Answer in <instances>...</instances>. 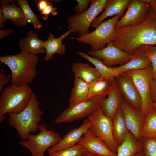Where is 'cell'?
<instances>
[{"label": "cell", "mask_w": 156, "mask_h": 156, "mask_svg": "<svg viewBox=\"0 0 156 156\" xmlns=\"http://www.w3.org/2000/svg\"><path fill=\"white\" fill-rule=\"evenodd\" d=\"M0 61L6 65L11 71V84L29 85L37 76L39 58L36 55L20 52L16 55L1 56Z\"/></svg>", "instance_id": "obj_2"}, {"label": "cell", "mask_w": 156, "mask_h": 156, "mask_svg": "<svg viewBox=\"0 0 156 156\" xmlns=\"http://www.w3.org/2000/svg\"><path fill=\"white\" fill-rule=\"evenodd\" d=\"M105 97L94 96L66 108L56 118L57 124L72 122L88 117L99 108Z\"/></svg>", "instance_id": "obj_10"}, {"label": "cell", "mask_w": 156, "mask_h": 156, "mask_svg": "<svg viewBox=\"0 0 156 156\" xmlns=\"http://www.w3.org/2000/svg\"><path fill=\"white\" fill-rule=\"evenodd\" d=\"M130 0H107L103 12L95 19L91 26L96 28L105 19L109 16L118 14L123 15Z\"/></svg>", "instance_id": "obj_20"}, {"label": "cell", "mask_w": 156, "mask_h": 156, "mask_svg": "<svg viewBox=\"0 0 156 156\" xmlns=\"http://www.w3.org/2000/svg\"><path fill=\"white\" fill-rule=\"evenodd\" d=\"M123 111L127 129L134 138L140 141L142 132L145 118L124 99L120 105Z\"/></svg>", "instance_id": "obj_14"}, {"label": "cell", "mask_w": 156, "mask_h": 156, "mask_svg": "<svg viewBox=\"0 0 156 156\" xmlns=\"http://www.w3.org/2000/svg\"><path fill=\"white\" fill-rule=\"evenodd\" d=\"M112 42L131 54L141 45H156V14L150 8L147 18L142 23L115 30L114 38Z\"/></svg>", "instance_id": "obj_1"}, {"label": "cell", "mask_w": 156, "mask_h": 156, "mask_svg": "<svg viewBox=\"0 0 156 156\" xmlns=\"http://www.w3.org/2000/svg\"><path fill=\"white\" fill-rule=\"evenodd\" d=\"M112 122L114 138L119 146L123 141L127 130L120 106L112 118Z\"/></svg>", "instance_id": "obj_26"}, {"label": "cell", "mask_w": 156, "mask_h": 156, "mask_svg": "<svg viewBox=\"0 0 156 156\" xmlns=\"http://www.w3.org/2000/svg\"><path fill=\"white\" fill-rule=\"evenodd\" d=\"M87 151L102 156H117L100 138L93 135L89 129L83 135L78 143Z\"/></svg>", "instance_id": "obj_15"}, {"label": "cell", "mask_w": 156, "mask_h": 156, "mask_svg": "<svg viewBox=\"0 0 156 156\" xmlns=\"http://www.w3.org/2000/svg\"><path fill=\"white\" fill-rule=\"evenodd\" d=\"M135 53H140L147 57L151 62L154 75L156 78V45H142L134 50L131 54Z\"/></svg>", "instance_id": "obj_30"}, {"label": "cell", "mask_w": 156, "mask_h": 156, "mask_svg": "<svg viewBox=\"0 0 156 156\" xmlns=\"http://www.w3.org/2000/svg\"><path fill=\"white\" fill-rule=\"evenodd\" d=\"M6 20L3 16L1 11L0 10V27L1 28L4 27L5 23Z\"/></svg>", "instance_id": "obj_41"}, {"label": "cell", "mask_w": 156, "mask_h": 156, "mask_svg": "<svg viewBox=\"0 0 156 156\" xmlns=\"http://www.w3.org/2000/svg\"><path fill=\"white\" fill-rule=\"evenodd\" d=\"M90 56L101 60L106 66L123 65L131 59L132 55L127 53L115 46L112 42L103 49L98 50H90L87 52Z\"/></svg>", "instance_id": "obj_12"}, {"label": "cell", "mask_w": 156, "mask_h": 156, "mask_svg": "<svg viewBox=\"0 0 156 156\" xmlns=\"http://www.w3.org/2000/svg\"><path fill=\"white\" fill-rule=\"evenodd\" d=\"M14 3L11 5H2L0 10L6 20H11L14 25L18 27L26 25L28 22L23 11Z\"/></svg>", "instance_id": "obj_25"}, {"label": "cell", "mask_w": 156, "mask_h": 156, "mask_svg": "<svg viewBox=\"0 0 156 156\" xmlns=\"http://www.w3.org/2000/svg\"><path fill=\"white\" fill-rule=\"evenodd\" d=\"M5 119L4 115L0 114V122H2Z\"/></svg>", "instance_id": "obj_45"}, {"label": "cell", "mask_w": 156, "mask_h": 156, "mask_svg": "<svg viewBox=\"0 0 156 156\" xmlns=\"http://www.w3.org/2000/svg\"><path fill=\"white\" fill-rule=\"evenodd\" d=\"M71 33V30H68L60 37L55 38L52 33H49L47 39L44 41V43L46 53L43 59L44 61L51 60L55 53L60 55L65 54L66 50V46L62 43V41Z\"/></svg>", "instance_id": "obj_19"}, {"label": "cell", "mask_w": 156, "mask_h": 156, "mask_svg": "<svg viewBox=\"0 0 156 156\" xmlns=\"http://www.w3.org/2000/svg\"><path fill=\"white\" fill-rule=\"evenodd\" d=\"M87 119L92 124L89 129L92 133L103 140L109 149L117 154L119 146L113 135L112 119L105 115L100 107L89 116Z\"/></svg>", "instance_id": "obj_9"}, {"label": "cell", "mask_w": 156, "mask_h": 156, "mask_svg": "<svg viewBox=\"0 0 156 156\" xmlns=\"http://www.w3.org/2000/svg\"><path fill=\"white\" fill-rule=\"evenodd\" d=\"M35 2L38 10L40 12L44 10L51 2L50 1L46 0H36Z\"/></svg>", "instance_id": "obj_38"}, {"label": "cell", "mask_w": 156, "mask_h": 156, "mask_svg": "<svg viewBox=\"0 0 156 156\" xmlns=\"http://www.w3.org/2000/svg\"><path fill=\"white\" fill-rule=\"evenodd\" d=\"M62 1L61 0H51V1H50L51 2H54V3H59V2H60V1Z\"/></svg>", "instance_id": "obj_47"}, {"label": "cell", "mask_w": 156, "mask_h": 156, "mask_svg": "<svg viewBox=\"0 0 156 156\" xmlns=\"http://www.w3.org/2000/svg\"><path fill=\"white\" fill-rule=\"evenodd\" d=\"M92 0H76L77 3L74 8L76 14H81L85 12L88 9Z\"/></svg>", "instance_id": "obj_34"}, {"label": "cell", "mask_w": 156, "mask_h": 156, "mask_svg": "<svg viewBox=\"0 0 156 156\" xmlns=\"http://www.w3.org/2000/svg\"><path fill=\"white\" fill-rule=\"evenodd\" d=\"M142 136V138H156V112L153 108L145 118Z\"/></svg>", "instance_id": "obj_29"}, {"label": "cell", "mask_w": 156, "mask_h": 156, "mask_svg": "<svg viewBox=\"0 0 156 156\" xmlns=\"http://www.w3.org/2000/svg\"><path fill=\"white\" fill-rule=\"evenodd\" d=\"M17 4L22 10L28 22H30L36 29H39L42 24L31 9L27 0H18Z\"/></svg>", "instance_id": "obj_31"}, {"label": "cell", "mask_w": 156, "mask_h": 156, "mask_svg": "<svg viewBox=\"0 0 156 156\" xmlns=\"http://www.w3.org/2000/svg\"><path fill=\"white\" fill-rule=\"evenodd\" d=\"M72 70L75 77L81 78L88 84L101 77L97 70L87 63H74L72 65Z\"/></svg>", "instance_id": "obj_21"}, {"label": "cell", "mask_w": 156, "mask_h": 156, "mask_svg": "<svg viewBox=\"0 0 156 156\" xmlns=\"http://www.w3.org/2000/svg\"><path fill=\"white\" fill-rule=\"evenodd\" d=\"M142 150L141 141L137 140L127 129L123 141L118 148L117 156H133Z\"/></svg>", "instance_id": "obj_22"}, {"label": "cell", "mask_w": 156, "mask_h": 156, "mask_svg": "<svg viewBox=\"0 0 156 156\" xmlns=\"http://www.w3.org/2000/svg\"><path fill=\"white\" fill-rule=\"evenodd\" d=\"M123 99L116 78L112 82L107 97L104 99L101 106L103 114L112 119L120 106Z\"/></svg>", "instance_id": "obj_17"}, {"label": "cell", "mask_w": 156, "mask_h": 156, "mask_svg": "<svg viewBox=\"0 0 156 156\" xmlns=\"http://www.w3.org/2000/svg\"><path fill=\"white\" fill-rule=\"evenodd\" d=\"M127 8L125 14L117 22L115 30L143 22L147 17L150 6L143 0H130Z\"/></svg>", "instance_id": "obj_11"}, {"label": "cell", "mask_w": 156, "mask_h": 156, "mask_svg": "<svg viewBox=\"0 0 156 156\" xmlns=\"http://www.w3.org/2000/svg\"><path fill=\"white\" fill-rule=\"evenodd\" d=\"M39 105L36 95L33 93L29 103L22 111L17 114H8L9 125L17 130L21 140H27L31 133H35L39 129L38 123L43 114Z\"/></svg>", "instance_id": "obj_3"}, {"label": "cell", "mask_w": 156, "mask_h": 156, "mask_svg": "<svg viewBox=\"0 0 156 156\" xmlns=\"http://www.w3.org/2000/svg\"><path fill=\"white\" fill-rule=\"evenodd\" d=\"M133 156H144V155L143 151L142 150L141 151L138 153Z\"/></svg>", "instance_id": "obj_44"}, {"label": "cell", "mask_w": 156, "mask_h": 156, "mask_svg": "<svg viewBox=\"0 0 156 156\" xmlns=\"http://www.w3.org/2000/svg\"><path fill=\"white\" fill-rule=\"evenodd\" d=\"M48 151L49 156H82L87 151L82 145L79 143L59 151Z\"/></svg>", "instance_id": "obj_32"}, {"label": "cell", "mask_w": 156, "mask_h": 156, "mask_svg": "<svg viewBox=\"0 0 156 156\" xmlns=\"http://www.w3.org/2000/svg\"><path fill=\"white\" fill-rule=\"evenodd\" d=\"M107 0H92L90 7L85 12L70 15L67 19V28L71 33L80 36L89 32L90 25L97 16L104 10Z\"/></svg>", "instance_id": "obj_7"}, {"label": "cell", "mask_w": 156, "mask_h": 156, "mask_svg": "<svg viewBox=\"0 0 156 156\" xmlns=\"http://www.w3.org/2000/svg\"><path fill=\"white\" fill-rule=\"evenodd\" d=\"M140 141L144 156H156V138H143Z\"/></svg>", "instance_id": "obj_33"}, {"label": "cell", "mask_w": 156, "mask_h": 156, "mask_svg": "<svg viewBox=\"0 0 156 156\" xmlns=\"http://www.w3.org/2000/svg\"><path fill=\"white\" fill-rule=\"evenodd\" d=\"M13 32V29H10L5 30H0V39H2L4 37L10 34Z\"/></svg>", "instance_id": "obj_40"}, {"label": "cell", "mask_w": 156, "mask_h": 156, "mask_svg": "<svg viewBox=\"0 0 156 156\" xmlns=\"http://www.w3.org/2000/svg\"><path fill=\"white\" fill-rule=\"evenodd\" d=\"M113 81L101 77L94 82L88 84V99L95 96L105 97L109 92Z\"/></svg>", "instance_id": "obj_28"}, {"label": "cell", "mask_w": 156, "mask_h": 156, "mask_svg": "<svg viewBox=\"0 0 156 156\" xmlns=\"http://www.w3.org/2000/svg\"><path fill=\"white\" fill-rule=\"evenodd\" d=\"M91 123L87 119L79 127L70 130L65 135L61 141L48 151H53L66 148L78 143L83 134L91 128Z\"/></svg>", "instance_id": "obj_16"}, {"label": "cell", "mask_w": 156, "mask_h": 156, "mask_svg": "<svg viewBox=\"0 0 156 156\" xmlns=\"http://www.w3.org/2000/svg\"><path fill=\"white\" fill-rule=\"evenodd\" d=\"M148 3L153 11L156 14V0H143Z\"/></svg>", "instance_id": "obj_39"}, {"label": "cell", "mask_w": 156, "mask_h": 156, "mask_svg": "<svg viewBox=\"0 0 156 156\" xmlns=\"http://www.w3.org/2000/svg\"><path fill=\"white\" fill-rule=\"evenodd\" d=\"M82 156H102L92 153L88 152H85L83 155Z\"/></svg>", "instance_id": "obj_43"}, {"label": "cell", "mask_w": 156, "mask_h": 156, "mask_svg": "<svg viewBox=\"0 0 156 156\" xmlns=\"http://www.w3.org/2000/svg\"><path fill=\"white\" fill-rule=\"evenodd\" d=\"M12 78L11 74L6 75L4 69L1 68L0 70V91L2 92L4 89L5 85L8 84L11 81Z\"/></svg>", "instance_id": "obj_36"}, {"label": "cell", "mask_w": 156, "mask_h": 156, "mask_svg": "<svg viewBox=\"0 0 156 156\" xmlns=\"http://www.w3.org/2000/svg\"><path fill=\"white\" fill-rule=\"evenodd\" d=\"M47 129L46 124L39 125L40 132L38 134H30L27 140L20 141L19 144L27 148L32 156H44L46 150L57 144L62 139L59 133Z\"/></svg>", "instance_id": "obj_6"}, {"label": "cell", "mask_w": 156, "mask_h": 156, "mask_svg": "<svg viewBox=\"0 0 156 156\" xmlns=\"http://www.w3.org/2000/svg\"><path fill=\"white\" fill-rule=\"evenodd\" d=\"M44 42L39 38L37 33L29 31L27 33L26 38H21L19 39L18 45L21 52L37 55L45 53L44 47Z\"/></svg>", "instance_id": "obj_18"}, {"label": "cell", "mask_w": 156, "mask_h": 156, "mask_svg": "<svg viewBox=\"0 0 156 156\" xmlns=\"http://www.w3.org/2000/svg\"><path fill=\"white\" fill-rule=\"evenodd\" d=\"M122 16L120 14H117L111 18L103 22L93 31L77 37L70 38L89 45L91 50L102 49L114 40L116 24Z\"/></svg>", "instance_id": "obj_5"}, {"label": "cell", "mask_w": 156, "mask_h": 156, "mask_svg": "<svg viewBox=\"0 0 156 156\" xmlns=\"http://www.w3.org/2000/svg\"><path fill=\"white\" fill-rule=\"evenodd\" d=\"M33 93L29 85L11 84L4 88L0 96V114L20 112L28 105Z\"/></svg>", "instance_id": "obj_4"}, {"label": "cell", "mask_w": 156, "mask_h": 156, "mask_svg": "<svg viewBox=\"0 0 156 156\" xmlns=\"http://www.w3.org/2000/svg\"><path fill=\"white\" fill-rule=\"evenodd\" d=\"M132 78L142 101L140 113L146 118L152 109L153 103L150 94V84L154 78L151 64L147 68L128 71L125 72Z\"/></svg>", "instance_id": "obj_8"}, {"label": "cell", "mask_w": 156, "mask_h": 156, "mask_svg": "<svg viewBox=\"0 0 156 156\" xmlns=\"http://www.w3.org/2000/svg\"><path fill=\"white\" fill-rule=\"evenodd\" d=\"M152 108L156 112V103H153L152 105Z\"/></svg>", "instance_id": "obj_46"}, {"label": "cell", "mask_w": 156, "mask_h": 156, "mask_svg": "<svg viewBox=\"0 0 156 156\" xmlns=\"http://www.w3.org/2000/svg\"><path fill=\"white\" fill-rule=\"evenodd\" d=\"M88 84L79 78L75 77L73 87L69 100L72 106L88 99Z\"/></svg>", "instance_id": "obj_23"}, {"label": "cell", "mask_w": 156, "mask_h": 156, "mask_svg": "<svg viewBox=\"0 0 156 156\" xmlns=\"http://www.w3.org/2000/svg\"><path fill=\"white\" fill-rule=\"evenodd\" d=\"M150 94L153 103H156V78L152 79L150 82Z\"/></svg>", "instance_id": "obj_37"}, {"label": "cell", "mask_w": 156, "mask_h": 156, "mask_svg": "<svg viewBox=\"0 0 156 156\" xmlns=\"http://www.w3.org/2000/svg\"><path fill=\"white\" fill-rule=\"evenodd\" d=\"M53 3L51 2L44 10L40 12L42 15V19L43 20L46 21L48 18V15L50 14L54 16L57 15V9L53 7Z\"/></svg>", "instance_id": "obj_35"}, {"label": "cell", "mask_w": 156, "mask_h": 156, "mask_svg": "<svg viewBox=\"0 0 156 156\" xmlns=\"http://www.w3.org/2000/svg\"><path fill=\"white\" fill-rule=\"evenodd\" d=\"M116 78L123 99L132 107L140 112L141 99L132 78L125 72L119 74Z\"/></svg>", "instance_id": "obj_13"}, {"label": "cell", "mask_w": 156, "mask_h": 156, "mask_svg": "<svg viewBox=\"0 0 156 156\" xmlns=\"http://www.w3.org/2000/svg\"><path fill=\"white\" fill-rule=\"evenodd\" d=\"M15 0H0V3L2 5H8L9 4L10 2H14L15 1Z\"/></svg>", "instance_id": "obj_42"}, {"label": "cell", "mask_w": 156, "mask_h": 156, "mask_svg": "<svg viewBox=\"0 0 156 156\" xmlns=\"http://www.w3.org/2000/svg\"><path fill=\"white\" fill-rule=\"evenodd\" d=\"M132 55L130 60L126 64L113 67L118 75L129 70L144 68L151 64L150 60L144 55L138 53H133Z\"/></svg>", "instance_id": "obj_24"}, {"label": "cell", "mask_w": 156, "mask_h": 156, "mask_svg": "<svg viewBox=\"0 0 156 156\" xmlns=\"http://www.w3.org/2000/svg\"><path fill=\"white\" fill-rule=\"evenodd\" d=\"M77 53L93 64L99 73L101 77L113 81L118 76V75L114 71L113 67L106 66L100 59L91 57L83 52H78Z\"/></svg>", "instance_id": "obj_27"}]
</instances>
